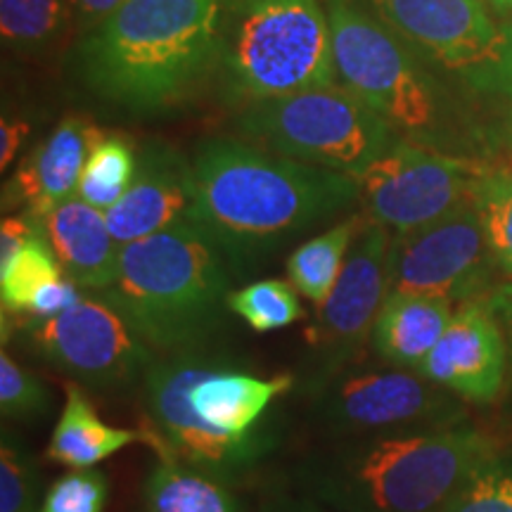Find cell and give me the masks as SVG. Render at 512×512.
<instances>
[{
    "instance_id": "1",
    "label": "cell",
    "mask_w": 512,
    "mask_h": 512,
    "mask_svg": "<svg viewBox=\"0 0 512 512\" xmlns=\"http://www.w3.org/2000/svg\"><path fill=\"white\" fill-rule=\"evenodd\" d=\"M143 387L159 451L233 482L278 441L271 408L294 387V377L252 373L204 344L157 356Z\"/></svg>"
},
{
    "instance_id": "2",
    "label": "cell",
    "mask_w": 512,
    "mask_h": 512,
    "mask_svg": "<svg viewBox=\"0 0 512 512\" xmlns=\"http://www.w3.org/2000/svg\"><path fill=\"white\" fill-rule=\"evenodd\" d=\"M190 164L195 221L233 261L278 249L361 200L358 178L238 138L204 140Z\"/></svg>"
},
{
    "instance_id": "3",
    "label": "cell",
    "mask_w": 512,
    "mask_h": 512,
    "mask_svg": "<svg viewBox=\"0 0 512 512\" xmlns=\"http://www.w3.org/2000/svg\"><path fill=\"white\" fill-rule=\"evenodd\" d=\"M230 0H126L81 38V72L133 112L181 105L219 67Z\"/></svg>"
},
{
    "instance_id": "4",
    "label": "cell",
    "mask_w": 512,
    "mask_h": 512,
    "mask_svg": "<svg viewBox=\"0 0 512 512\" xmlns=\"http://www.w3.org/2000/svg\"><path fill=\"white\" fill-rule=\"evenodd\" d=\"M494 453L467 422L344 441L313 465L311 491L339 512H441Z\"/></svg>"
},
{
    "instance_id": "5",
    "label": "cell",
    "mask_w": 512,
    "mask_h": 512,
    "mask_svg": "<svg viewBox=\"0 0 512 512\" xmlns=\"http://www.w3.org/2000/svg\"><path fill=\"white\" fill-rule=\"evenodd\" d=\"M226 252L197 221L121 247L105 297L157 356L211 344L228 311Z\"/></svg>"
},
{
    "instance_id": "6",
    "label": "cell",
    "mask_w": 512,
    "mask_h": 512,
    "mask_svg": "<svg viewBox=\"0 0 512 512\" xmlns=\"http://www.w3.org/2000/svg\"><path fill=\"white\" fill-rule=\"evenodd\" d=\"M221 67L247 105L335 86L323 0H230Z\"/></svg>"
},
{
    "instance_id": "7",
    "label": "cell",
    "mask_w": 512,
    "mask_h": 512,
    "mask_svg": "<svg viewBox=\"0 0 512 512\" xmlns=\"http://www.w3.org/2000/svg\"><path fill=\"white\" fill-rule=\"evenodd\" d=\"M242 138L297 162L358 178L392 147L394 128L342 83L252 102Z\"/></svg>"
},
{
    "instance_id": "8",
    "label": "cell",
    "mask_w": 512,
    "mask_h": 512,
    "mask_svg": "<svg viewBox=\"0 0 512 512\" xmlns=\"http://www.w3.org/2000/svg\"><path fill=\"white\" fill-rule=\"evenodd\" d=\"M309 392L313 418L344 439L392 437L465 422V406L415 370L347 368Z\"/></svg>"
},
{
    "instance_id": "9",
    "label": "cell",
    "mask_w": 512,
    "mask_h": 512,
    "mask_svg": "<svg viewBox=\"0 0 512 512\" xmlns=\"http://www.w3.org/2000/svg\"><path fill=\"white\" fill-rule=\"evenodd\" d=\"M332 31L337 81L387 119L392 128L425 133L437 121V100L387 24L351 0H323Z\"/></svg>"
},
{
    "instance_id": "10",
    "label": "cell",
    "mask_w": 512,
    "mask_h": 512,
    "mask_svg": "<svg viewBox=\"0 0 512 512\" xmlns=\"http://www.w3.org/2000/svg\"><path fill=\"white\" fill-rule=\"evenodd\" d=\"M24 335L48 366L98 392L143 380L157 354L107 297H83L57 316L29 318Z\"/></svg>"
},
{
    "instance_id": "11",
    "label": "cell",
    "mask_w": 512,
    "mask_h": 512,
    "mask_svg": "<svg viewBox=\"0 0 512 512\" xmlns=\"http://www.w3.org/2000/svg\"><path fill=\"white\" fill-rule=\"evenodd\" d=\"M484 176L477 164L399 140L358 176L363 216L406 235L472 202Z\"/></svg>"
},
{
    "instance_id": "12",
    "label": "cell",
    "mask_w": 512,
    "mask_h": 512,
    "mask_svg": "<svg viewBox=\"0 0 512 512\" xmlns=\"http://www.w3.org/2000/svg\"><path fill=\"white\" fill-rule=\"evenodd\" d=\"M392 240L394 235L387 228L363 216L335 290L330 292L328 302L318 306L306 389L354 368L366 351L377 313L392 290Z\"/></svg>"
},
{
    "instance_id": "13",
    "label": "cell",
    "mask_w": 512,
    "mask_h": 512,
    "mask_svg": "<svg viewBox=\"0 0 512 512\" xmlns=\"http://www.w3.org/2000/svg\"><path fill=\"white\" fill-rule=\"evenodd\" d=\"M496 256L475 202L444 219L394 235L389 254L392 290L448 302H475L491 283Z\"/></svg>"
},
{
    "instance_id": "14",
    "label": "cell",
    "mask_w": 512,
    "mask_h": 512,
    "mask_svg": "<svg viewBox=\"0 0 512 512\" xmlns=\"http://www.w3.org/2000/svg\"><path fill=\"white\" fill-rule=\"evenodd\" d=\"M394 34L425 48L448 69L501 64L508 36L496 27L482 0H370Z\"/></svg>"
},
{
    "instance_id": "15",
    "label": "cell",
    "mask_w": 512,
    "mask_h": 512,
    "mask_svg": "<svg viewBox=\"0 0 512 512\" xmlns=\"http://www.w3.org/2000/svg\"><path fill=\"white\" fill-rule=\"evenodd\" d=\"M508 339L489 302H465L418 373L458 399L491 403L503 392Z\"/></svg>"
},
{
    "instance_id": "16",
    "label": "cell",
    "mask_w": 512,
    "mask_h": 512,
    "mask_svg": "<svg viewBox=\"0 0 512 512\" xmlns=\"http://www.w3.org/2000/svg\"><path fill=\"white\" fill-rule=\"evenodd\" d=\"M107 226L121 247L150 235L195 221L192 164L174 147L150 143L138 152L136 176L124 197L107 211Z\"/></svg>"
},
{
    "instance_id": "17",
    "label": "cell",
    "mask_w": 512,
    "mask_h": 512,
    "mask_svg": "<svg viewBox=\"0 0 512 512\" xmlns=\"http://www.w3.org/2000/svg\"><path fill=\"white\" fill-rule=\"evenodd\" d=\"M105 136L93 121L67 117L36 150L17 166L3 188V207H22L29 214L48 216L62 202L76 197L91 147Z\"/></svg>"
},
{
    "instance_id": "18",
    "label": "cell",
    "mask_w": 512,
    "mask_h": 512,
    "mask_svg": "<svg viewBox=\"0 0 512 512\" xmlns=\"http://www.w3.org/2000/svg\"><path fill=\"white\" fill-rule=\"evenodd\" d=\"M64 275L81 290L107 292L119 273L121 245L107 226L105 211L72 197L41 219Z\"/></svg>"
},
{
    "instance_id": "19",
    "label": "cell",
    "mask_w": 512,
    "mask_h": 512,
    "mask_svg": "<svg viewBox=\"0 0 512 512\" xmlns=\"http://www.w3.org/2000/svg\"><path fill=\"white\" fill-rule=\"evenodd\" d=\"M453 313V302L448 299L389 292L377 313L370 344L387 366L418 373L446 332Z\"/></svg>"
},
{
    "instance_id": "20",
    "label": "cell",
    "mask_w": 512,
    "mask_h": 512,
    "mask_svg": "<svg viewBox=\"0 0 512 512\" xmlns=\"http://www.w3.org/2000/svg\"><path fill=\"white\" fill-rule=\"evenodd\" d=\"M143 439L145 434L138 430L107 425L79 384H69L67 401L50 437L48 456L72 470H86Z\"/></svg>"
},
{
    "instance_id": "21",
    "label": "cell",
    "mask_w": 512,
    "mask_h": 512,
    "mask_svg": "<svg viewBox=\"0 0 512 512\" xmlns=\"http://www.w3.org/2000/svg\"><path fill=\"white\" fill-rule=\"evenodd\" d=\"M143 484L145 512H242L228 482L159 453Z\"/></svg>"
},
{
    "instance_id": "22",
    "label": "cell",
    "mask_w": 512,
    "mask_h": 512,
    "mask_svg": "<svg viewBox=\"0 0 512 512\" xmlns=\"http://www.w3.org/2000/svg\"><path fill=\"white\" fill-rule=\"evenodd\" d=\"M363 216H349L337 226L306 240L287 256V278L302 297L316 306L328 302L330 292L335 290L339 273L347 261L351 242H354Z\"/></svg>"
},
{
    "instance_id": "23",
    "label": "cell",
    "mask_w": 512,
    "mask_h": 512,
    "mask_svg": "<svg viewBox=\"0 0 512 512\" xmlns=\"http://www.w3.org/2000/svg\"><path fill=\"white\" fill-rule=\"evenodd\" d=\"M72 31V0H0V36L15 53H46Z\"/></svg>"
},
{
    "instance_id": "24",
    "label": "cell",
    "mask_w": 512,
    "mask_h": 512,
    "mask_svg": "<svg viewBox=\"0 0 512 512\" xmlns=\"http://www.w3.org/2000/svg\"><path fill=\"white\" fill-rule=\"evenodd\" d=\"M136 166L138 155L126 138L102 136L91 147L76 197L107 214L124 197L136 176Z\"/></svg>"
},
{
    "instance_id": "25",
    "label": "cell",
    "mask_w": 512,
    "mask_h": 512,
    "mask_svg": "<svg viewBox=\"0 0 512 512\" xmlns=\"http://www.w3.org/2000/svg\"><path fill=\"white\" fill-rule=\"evenodd\" d=\"M64 271L57 261L53 245L46 238V230L36 235L22 252L15 254L10 264L0 266V299L3 313H27L31 299L43 287L62 280Z\"/></svg>"
},
{
    "instance_id": "26",
    "label": "cell",
    "mask_w": 512,
    "mask_h": 512,
    "mask_svg": "<svg viewBox=\"0 0 512 512\" xmlns=\"http://www.w3.org/2000/svg\"><path fill=\"white\" fill-rule=\"evenodd\" d=\"M228 311L245 320L256 332H275L290 328L304 318V306L292 283L278 278L256 280L252 285L233 290L226 299Z\"/></svg>"
},
{
    "instance_id": "27",
    "label": "cell",
    "mask_w": 512,
    "mask_h": 512,
    "mask_svg": "<svg viewBox=\"0 0 512 512\" xmlns=\"http://www.w3.org/2000/svg\"><path fill=\"white\" fill-rule=\"evenodd\" d=\"M43 503L41 470L15 430L0 437V512H38Z\"/></svg>"
},
{
    "instance_id": "28",
    "label": "cell",
    "mask_w": 512,
    "mask_h": 512,
    "mask_svg": "<svg viewBox=\"0 0 512 512\" xmlns=\"http://www.w3.org/2000/svg\"><path fill=\"white\" fill-rule=\"evenodd\" d=\"M441 512H512V453L484 460Z\"/></svg>"
},
{
    "instance_id": "29",
    "label": "cell",
    "mask_w": 512,
    "mask_h": 512,
    "mask_svg": "<svg viewBox=\"0 0 512 512\" xmlns=\"http://www.w3.org/2000/svg\"><path fill=\"white\" fill-rule=\"evenodd\" d=\"M472 202L484 221L498 268L512 275V174L484 176Z\"/></svg>"
},
{
    "instance_id": "30",
    "label": "cell",
    "mask_w": 512,
    "mask_h": 512,
    "mask_svg": "<svg viewBox=\"0 0 512 512\" xmlns=\"http://www.w3.org/2000/svg\"><path fill=\"white\" fill-rule=\"evenodd\" d=\"M53 408V394L41 377L22 368L3 349L0 354V413L12 422H38Z\"/></svg>"
},
{
    "instance_id": "31",
    "label": "cell",
    "mask_w": 512,
    "mask_h": 512,
    "mask_svg": "<svg viewBox=\"0 0 512 512\" xmlns=\"http://www.w3.org/2000/svg\"><path fill=\"white\" fill-rule=\"evenodd\" d=\"M110 501V479L105 472L86 467L57 477L43 491L38 512H105Z\"/></svg>"
},
{
    "instance_id": "32",
    "label": "cell",
    "mask_w": 512,
    "mask_h": 512,
    "mask_svg": "<svg viewBox=\"0 0 512 512\" xmlns=\"http://www.w3.org/2000/svg\"><path fill=\"white\" fill-rule=\"evenodd\" d=\"M43 233V223L38 216L22 211V214L5 216L0 223V266L10 264L17 252H22L36 235Z\"/></svg>"
},
{
    "instance_id": "33",
    "label": "cell",
    "mask_w": 512,
    "mask_h": 512,
    "mask_svg": "<svg viewBox=\"0 0 512 512\" xmlns=\"http://www.w3.org/2000/svg\"><path fill=\"white\" fill-rule=\"evenodd\" d=\"M124 3L126 0H72L76 34H81V38L88 36L102 22H107Z\"/></svg>"
},
{
    "instance_id": "34",
    "label": "cell",
    "mask_w": 512,
    "mask_h": 512,
    "mask_svg": "<svg viewBox=\"0 0 512 512\" xmlns=\"http://www.w3.org/2000/svg\"><path fill=\"white\" fill-rule=\"evenodd\" d=\"M31 133V124L17 114H3L0 121V171H8Z\"/></svg>"
},
{
    "instance_id": "35",
    "label": "cell",
    "mask_w": 512,
    "mask_h": 512,
    "mask_svg": "<svg viewBox=\"0 0 512 512\" xmlns=\"http://www.w3.org/2000/svg\"><path fill=\"white\" fill-rule=\"evenodd\" d=\"M489 306L494 309L498 320H503L505 339H508V349L512 351V283L503 285L501 290L489 299Z\"/></svg>"
},
{
    "instance_id": "36",
    "label": "cell",
    "mask_w": 512,
    "mask_h": 512,
    "mask_svg": "<svg viewBox=\"0 0 512 512\" xmlns=\"http://www.w3.org/2000/svg\"><path fill=\"white\" fill-rule=\"evenodd\" d=\"M280 512H325V510H320V508H316V505H311V503H292V505H287V508L280 510Z\"/></svg>"
},
{
    "instance_id": "37",
    "label": "cell",
    "mask_w": 512,
    "mask_h": 512,
    "mask_svg": "<svg viewBox=\"0 0 512 512\" xmlns=\"http://www.w3.org/2000/svg\"><path fill=\"white\" fill-rule=\"evenodd\" d=\"M491 5H496L498 10H510L512 12V0H489Z\"/></svg>"
}]
</instances>
